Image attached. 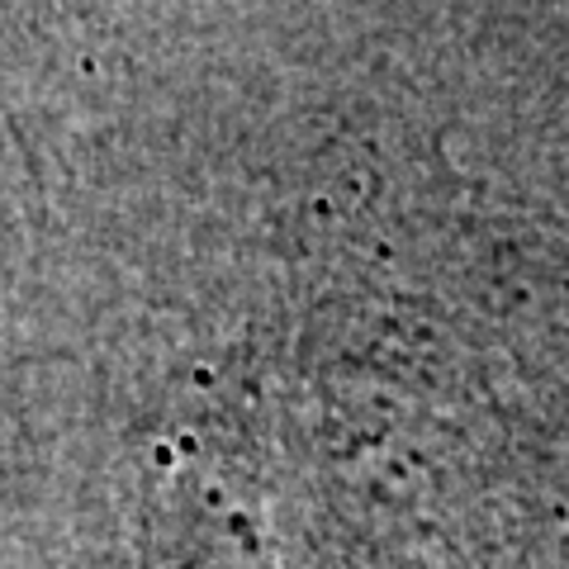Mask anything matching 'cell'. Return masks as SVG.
I'll return each mask as SVG.
<instances>
[{
	"mask_svg": "<svg viewBox=\"0 0 569 569\" xmlns=\"http://www.w3.org/2000/svg\"><path fill=\"white\" fill-rule=\"evenodd\" d=\"M152 569H266L252 508L228 503L219 479L181 470L152 512Z\"/></svg>",
	"mask_w": 569,
	"mask_h": 569,
	"instance_id": "obj_1",
	"label": "cell"
}]
</instances>
